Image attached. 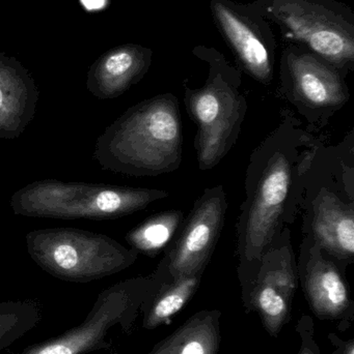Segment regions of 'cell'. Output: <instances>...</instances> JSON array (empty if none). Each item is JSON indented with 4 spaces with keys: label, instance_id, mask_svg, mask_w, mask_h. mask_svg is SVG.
Listing matches in <instances>:
<instances>
[{
    "label": "cell",
    "instance_id": "obj_1",
    "mask_svg": "<svg viewBox=\"0 0 354 354\" xmlns=\"http://www.w3.org/2000/svg\"><path fill=\"white\" fill-rule=\"evenodd\" d=\"M182 147L178 100L166 93L133 106L112 122L98 138L94 158L116 174L157 176L178 169Z\"/></svg>",
    "mask_w": 354,
    "mask_h": 354
},
{
    "label": "cell",
    "instance_id": "obj_2",
    "mask_svg": "<svg viewBox=\"0 0 354 354\" xmlns=\"http://www.w3.org/2000/svg\"><path fill=\"white\" fill-rule=\"evenodd\" d=\"M168 196L160 189L44 179L17 191L10 205L15 214L30 218L114 220Z\"/></svg>",
    "mask_w": 354,
    "mask_h": 354
},
{
    "label": "cell",
    "instance_id": "obj_3",
    "mask_svg": "<svg viewBox=\"0 0 354 354\" xmlns=\"http://www.w3.org/2000/svg\"><path fill=\"white\" fill-rule=\"evenodd\" d=\"M26 247L42 270L69 282H91L118 274L139 257L135 250L107 235L76 228L31 231Z\"/></svg>",
    "mask_w": 354,
    "mask_h": 354
},
{
    "label": "cell",
    "instance_id": "obj_4",
    "mask_svg": "<svg viewBox=\"0 0 354 354\" xmlns=\"http://www.w3.org/2000/svg\"><path fill=\"white\" fill-rule=\"evenodd\" d=\"M254 6L268 22L280 27L288 41L346 73L354 66V14L335 0H254Z\"/></svg>",
    "mask_w": 354,
    "mask_h": 354
},
{
    "label": "cell",
    "instance_id": "obj_5",
    "mask_svg": "<svg viewBox=\"0 0 354 354\" xmlns=\"http://www.w3.org/2000/svg\"><path fill=\"white\" fill-rule=\"evenodd\" d=\"M157 284L155 272L118 283L98 295L78 326L15 354H116L112 334L116 328L130 334L143 303Z\"/></svg>",
    "mask_w": 354,
    "mask_h": 354
},
{
    "label": "cell",
    "instance_id": "obj_6",
    "mask_svg": "<svg viewBox=\"0 0 354 354\" xmlns=\"http://www.w3.org/2000/svg\"><path fill=\"white\" fill-rule=\"evenodd\" d=\"M185 105L197 124L195 149L202 170L218 165L238 137L247 102L224 73L211 68L205 86L186 88Z\"/></svg>",
    "mask_w": 354,
    "mask_h": 354
},
{
    "label": "cell",
    "instance_id": "obj_7",
    "mask_svg": "<svg viewBox=\"0 0 354 354\" xmlns=\"http://www.w3.org/2000/svg\"><path fill=\"white\" fill-rule=\"evenodd\" d=\"M293 165L289 156L276 151L268 157L245 201L239 224V268L255 266L272 247L280 226L291 185Z\"/></svg>",
    "mask_w": 354,
    "mask_h": 354
},
{
    "label": "cell",
    "instance_id": "obj_8",
    "mask_svg": "<svg viewBox=\"0 0 354 354\" xmlns=\"http://www.w3.org/2000/svg\"><path fill=\"white\" fill-rule=\"evenodd\" d=\"M243 305L257 315L269 336L278 338L290 324L299 270L289 243L270 247L255 266L238 268Z\"/></svg>",
    "mask_w": 354,
    "mask_h": 354
},
{
    "label": "cell",
    "instance_id": "obj_9",
    "mask_svg": "<svg viewBox=\"0 0 354 354\" xmlns=\"http://www.w3.org/2000/svg\"><path fill=\"white\" fill-rule=\"evenodd\" d=\"M227 207L222 185L206 189L195 201L178 239L156 270L162 281L204 274L220 239Z\"/></svg>",
    "mask_w": 354,
    "mask_h": 354
},
{
    "label": "cell",
    "instance_id": "obj_10",
    "mask_svg": "<svg viewBox=\"0 0 354 354\" xmlns=\"http://www.w3.org/2000/svg\"><path fill=\"white\" fill-rule=\"evenodd\" d=\"M216 26L245 71L259 82L274 78L276 39L268 21L253 4L232 0H211Z\"/></svg>",
    "mask_w": 354,
    "mask_h": 354
},
{
    "label": "cell",
    "instance_id": "obj_11",
    "mask_svg": "<svg viewBox=\"0 0 354 354\" xmlns=\"http://www.w3.org/2000/svg\"><path fill=\"white\" fill-rule=\"evenodd\" d=\"M315 245L309 253H301L297 264L299 283L310 310L320 322L337 324L340 332L349 330L354 322V301L343 270L334 260Z\"/></svg>",
    "mask_w": 354,
    "mask_h": 354
},
{
    "label": "cell",
    "instance_id": "obj_12",
    "mask_svg": "<svg viewBox=\"0 0 354 354\" xmlns=\"http://www.w3.org/2000/svg\"><path fill=\"white\" fill-rule=\"evenodd\" d=\"M282 64L295 97L306 105L332 109L348 100V88L340 72L309 49L291 44L283 51Z\"/></svg>",
    "mask_w": 354,
    "mask_h": 354
},
{
    "label": "cell",
    "instance_id": "obj_13",
    "mask_svg": "<svg viewBox=\"0 0 354 354\" xmlns=\"http://www.w3.org/2000/svg\"><path fill=\"white\" fill-rule=\"evenodd\" d=\"M314 241L335 260L351 261L354 256V212L351 205L332 193L319 195L314 205Z\"/></svg>",
    "mask_w": 354,
    "mask_h": 354
},
{
    "label": "cell",
    "instance_id": "obj_14",
    "mask_svg": "<svg viewBox=\"0 0 354 354\" xmlns=\"http://www.w3.org/2000/svg\"><path fill=\"white\" fill-rule=\"evenodd\" d=\"M222 312L203 310L158 342L148 354H218L222 343Z\"/></svg>",
    "mask_w": 354,
    "mask_h": 354
},
{
    "label": "cell",
    "instance_id": "obj_15",
    "mask_svg": "<svg viewBox=\"0 0 354 354\" xmlns=\"http://www.w3.org/2000/svg\"><path fill=\"white\" fill-rule=\"evenodd\" d=\"M202 277L203 274H197L170 281H161L158 277L157 286L141 307L143 328L155 330L170 324L172 318L193 299Z\"/></svg>",
    "mask_w": 354,
    "mask_h": 354
},
{
    "label": "cell",
    "instance_id": "obj_16",
    "mask_svg": "<svg viewBox=\"0 0 354 354\" xmlns=\"http://www.w3.org/2000/svg\"><path fill=\"white\" fill-rule=\"evenodd\" d=\"M151 53L139 50H121L104 62L97 82L91 91L100 99H112L122 95L136 82L149 66Z\"/></svg>",
    "mask_w": 354,
    "mask_h": 354
},
{
    "label": "cell",
    "instance_id": "obj_17",
    "mask_svg": "<svg viewBox=\"0 0 354 354\" xmlns=\"http://www.w3.org/2000/svg\"><path fill=\"white\" fill-rule=\"evenodd\" d=\"M37 95L20 81L0 79V138H18L35 114Z\"/></svg>",
    "mask_w": 354,
    "mask_h": 354
},
{
    "label": "cell",
    "instance_id": "obj_18",
    "mask_svg": "<svg viewBox=\"0 0 354 354\" xmlns=\"http://www.w3.org/2000/svg\"><path fill=\"white\" fill-rule=\"evenodd\" d=\"M183 222L184 214L181 210L160 212L135 227L125 239L137 253L154 257L170 243Z\"/></svg>",
    "mask_w": 354,
    "mask_h": 354
},
{
    "label": "cell",
    "instance_id": "obj_19",
    "mask_svg": "<svg viewBox=\"0 0 354 354\" xmlns=\"http://www.w3.org/2000/svg\"><path fill=\"white\" fill-rule=\"evenodd\" d=\"M39 319L41 313L35 301L0 303V351L33 330Z\"/></svg>",
    "mask_w": 354,
    "mask_h": 354
},
{
    "label": "cell",
    "instance_id": "obj_20",
    "mask_svg": "<svg viewBox=\"0 0 354 354\" xmlns=\"http://www.w3.org/2000/svg\"><path fill=\"white\" fill-rule=\"evenodd\" d=\"M295 330L301 338V347L297 354H321L319 346L316 342L315 324L311 316H301Z\"/></svg>",
    "mask_w": 354,
    "mask_h": 354
},
{
    "label": "cell",
    "instance_id": "obj_21",
    "mask_svg": "<svg viewBox=\"0 0 354 354\" xmlns=\"http://www.w3.org/2000/svg\"><path fill=\"white\" fill-rule=\"evenodd\" d=\"M328 340L335 347L333 354H354V339L343 340L336 334L328 335Z\"/></svg>",
    "mask_w": 354,
    "mask_h": 354
},
{
    "label": "cell",
    "instance_id": "obj_22",
    "mask_svg": "<svg viewBox=\"0 0 354 354\" xmlns=\"http://www.w3.org/2000/svg\"><path fill=\"white\" fill-rule=\"evenodd\" d=\"M82 3L89 10H95V8H100L103 6L104 0H82Z\"/></svg>",
    "mask_w": 354,
    "mask_h": 354
}]
</instances>
